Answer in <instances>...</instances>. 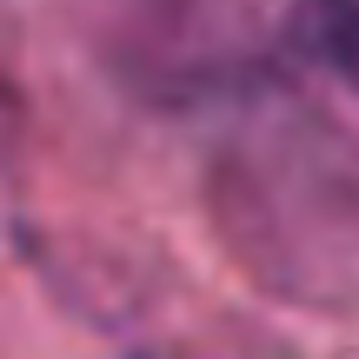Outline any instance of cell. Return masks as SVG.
<instances>
[{
  "label": "cell",
  "mask_w": 359,
  "mask_h": 359,
  "mask_svg": "<svg viewBox=\"0 0 359 359\" xmlns=\"http://www.w3.org/2000/svg\"><path fill=\"white\" fill-rule=\"evenodd\" d=\"M293 47L313 60L359 74V0H299L293 7Z\"/></svg>",
  "instance_id": "1"
}]
</instances>
